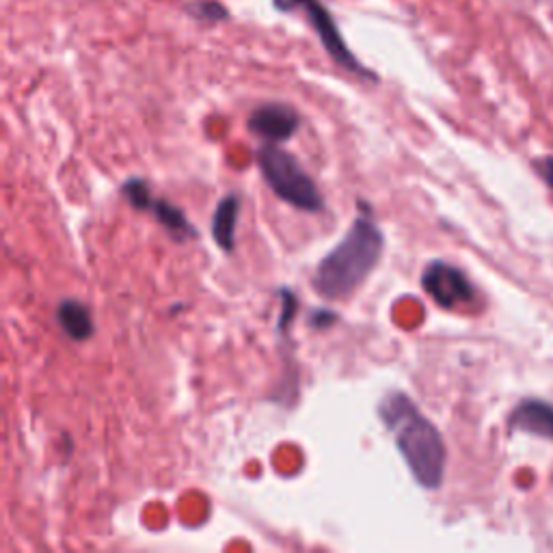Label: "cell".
<instances>
[{
	"mask_svg": "<svg viewBox=\"0 0 553 553\" xmlns=\"http://www.w3.org/2000/svg\"><path fill=\"white\" fill-rule=\"evenodd\" d=\"M240 214V197L236 193L225 195L212 214V238L219 249L232 253L236 247V223Z\"/></svg>",
	"mask_w": 553,
	"mask_h": 553,
	"instance_id": "9",
	"label": "cell"
},
{
	"mask_svg": "<svg viewBox=\"0 0 553 553\" xmlns=\"http://www.w3.org/2000/svg\"><path fill=\"white\" fill-rule=\"evenodd\" d=\"M335 320H337V316L327 312V309H316L314 316L309 318V322H312L316 329H329Z\"/></svg>",
	"mask_w": 553,
	"mask_h": 553,
	"instance_id": "13",
	"label": "cell"
},
{
	"mask_svg": "<svg viewBox=\"0 0 553 553\" xmlns=\"http://www.w3.org/2000/svg\"><path fill=\"white\" fill-rule=\"evenodd\" d=\"M508 426L534 437L553 441V404L528 398L510 413Z\"/></svg>",
	"mask_w": 553,
	"mask_h": 553,
	"instance_id": "8",
	"label": "cell"
},
{
	"mask_svg": "<svg viewBox=\"0 0 553 553\" xmlns=\"http://www.w3.org/2000/svg\"><path fill=\"white\" fill-rule=\"evenodd\" d=\"M279 299H281V314H279V320H277V329L281 333H286L288 327H290V322L296 316V309H299V299H296V294L288 288L279 290Z\"/></svg>",
	"mask_w": 553,
	"mask_h": 553,
	"instance_id": "11",
	"label": "cell"
},
{
	"mask_svg": "<svg viewBox=\"0 0 553 553\" xmlns=\"http://www.w3.org/2000/svg\"><path fill=\"white\" fill-rule=\"evenodd\" d=\"M275 5L281 11H292V9L303 11L307 16V20H309V24H312L314 31L318 33L322 46H325V50L329 52V57L337 65L344 67V70H348V72H353V74L376 80V76L372 72H368L366 67H363L357 61V57L353 55V52L348 50L340 31H337V24H335L333 16L327 11V7L320 3V0H275Z\"/></svg>",
	"mask_w": 553,
	"mask_h": 553,
	"instance_id": "4",
	"label": "cell"
},
{
	"mask_svg": "<svg viewBox=\"0 0 553 553\" xmlns=\"http://www.w3.org/2000/svg\"><path fill=\"white\" fill-rule=\"evenodd\" d=\"M379 417L394 433L398 452L417 484L430 491L439 489L445 476L448 452H445L437 426L426 420L413 400L402 391H391L385 396L379 404Z\"/></svg>",
	"mask_w": 553,
	"mask_h": 553,
	"instance_id": "1",
	"label": "cell"
},
{
	"mask_svg": "<svg viewBox=\"0 0 553 553\" xmlns=\"http://www.w3.org/2000/svg\"><path fill=\"white\" fill-rule=\"evenodd\" d=\"M119 191H121V195L128 199V204L134 210L150 212L152 217L158 219V223L163 225L167 232L178 242H184V240H191V238L199 236L195 225L188 221L186 214L178 206L169 204L167 199L154 197L152 191H150V184H147L143 178L126 180L124 184H121Z\"/></svg>",
	"mask_w": 553,
	"mask_h": 553,
	"instance_id": "5",
	"label": "cell"
},
{
	"mask_svg": "<svg viewBox=\"0 0 553 553\" xmlns=\"http://www.w3.org/2000/svg\"><path fill=\"white\" fill-rule=\"evenodd\" d=\"M422 288L443 309H456L474 301L476 290L467 275L443 260L430 262L422 273Z\"/></svg>",
	"mask_w": 553,
	"mask_h": 553,
	"instance_id": "6",
	"label": "cell"
},
{
	"mask_svg": "<svg viewBox=\"0 0 553 553\" xmlns=\"http://www.w3.org/2000/svg\"><path fill=\"white\" fill-rule=\"evenodd\" d=\"M57 322L63 333L74 342H85L93 335V318L89 307L74 299H65L57 307Z\"/></svg>",
	"mask_w": 553,
	"mask_h": 553,
	"instance_id": "10",
	"label": "cell"
},
{
	"mask_svg": "<svg viewBox=\"0 0 553 553\" xmlns=\"http://www.w3.org/2000/svg\"><path fill=\"white\" fill-rule=\"evenodd\" d=\"M536 169H538V175L553 188V158L551 156H545L541 163H536Z\"/></svg>",
	"mask_w": 553,
	"mask_h": 553,
	"instance_id": "14",
	"label": "cell"
},
{
	"mask_svg": "<svg viewBox=\"0 0 553 553\" xmlns=\"http://www.w3.org/2000/svg\"><path fill=\"white\" fill-rule=\"evenodd\" d=\"M249 130L268 143H281L294 137L301 126V117L292 106L281 102L262 104L249 115Z\"/></svg>",
	"mask_w": 553,
	"mask_h": 553,
	"instance_id": "7",
	"label": "cell"
},
{
	"mask_svg": "<svg viewBox=\"0 0 553 553\" xmlns=\"http://www.w3.org/2000/svg\"><path fill=\"white\" fill-rule=\"evenodd\" d=\"M188 13H193V16H197L201 20H210V22H217V20L227 18L225 7H221L219 3H210V0H208V3L204 0V3L191 5V7H188Z\"/></svg>",
	"mask_w": 553,
	"mask_h": 553,
	"instance_id": "12",
	"label": "cell"
},
{
	"mask_svg": "<svg viewBox=\"0 0 553 553\" xmlns=\"http://www.w3.org/2000/svg\"><path fill=\"white\" fill-rule=\"evenodd\" d=\"M255 156H258V167L266 184L273 188V193L281 201L303 212H320L325 208V199H322L316 182L309 178L292 154L281 150L275 143H266Z\"/></svg>",
	"mask_w": 553,
	"mask_h": 553,
	"instance_id": "3",
	"label": "cell"
},
{
	"mask_svg": "<svg viewBox=\"0 0 553 553\" xmlns=\"http://www.w3.org/2000/svg\"><path fill=\"white\" fill-rule=\"evenodd\" d=\"M383 247V232L374 225L370 206L361 204L359 217L348 229V234L318 264L312 277L314 290L329 301L348 299L379 266Z\"/></svg>",
	"mask_w": 553,
	"mask_h": 553,
	"instance_id": "2",
	"label": "cell"
}]
</instances>
